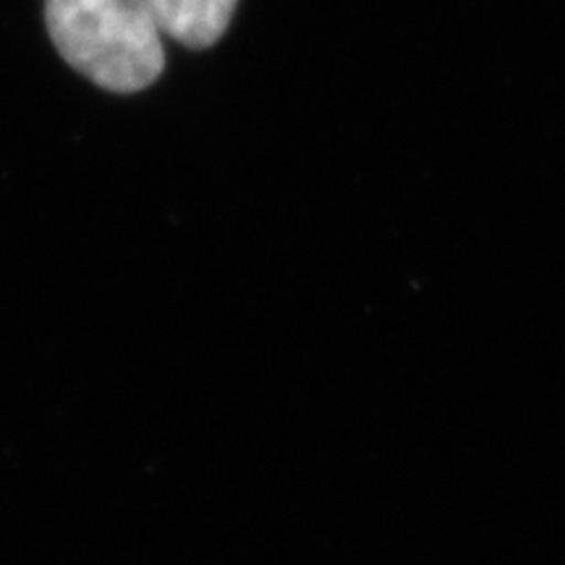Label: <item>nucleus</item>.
<instances>
[{"instance_id": "obj_1", "label": "nucleus", "mask_w": 565, "mask_h": 565, "mask_svg": "<svg viewBox=\"0 0 565 565\" xmlns=\"http://www.w3.org/2000/svg\"><path fill=\"white\" fill-rule=\"evenodd\" d=\"M45 21L63 61L116 95L147 89L166 68L162 32L141 0H45Z\"/></svg>"}, {"instance_id": "obj_2", "label": "nucleus", "mask_w": 565, "mask_h": 565, "mask_svg": "<svg viewBox=\"0 0 565 565\" xmlns=\"http://www.w3.org/2000/svg\"><path fill=\"white\" fill-rule=\"evenodd\" d=\"M158 30L181 45L202 51L228 30L238 0H141Z\"/></svg>"}]
</instances>
